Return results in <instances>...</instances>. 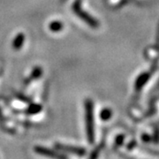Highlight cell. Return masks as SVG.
<instances>
[{"label": "cell", "instance_id": "30bf717a", "mask_svg": "<svg viewBox=\"0 0 159 159\" xmlns=\"http://www.w3.org/2000/svg\"><path fill=\"white\" fill-rule=\"evenodd\" d=\"M41 74H42V70L40 68H35L33 71V73H32V75H31V78H39L40 76H41Z\"/></svg>", "mask_w": 159, "mask_h": 159}, {"label": "cell", "instance_id": "7c38bea8", "mask_svg": "<svg viewBox=\"0 0 159 159\" xmlns=\"http://www.w3.org/2000/svg\"><path fill=\"white\" fill-rule=\"evenodd\" d=\"M124 139H125V137L124 135H119V136L116 138V141H115V144H116V146H120L123 142H124Z\"/></svg>", "mask_w": 159, "mask_h": 159}, {"label": "cell", "instance_id": "8fae6325", "mask_svg": "<svg viewBox=\"0 0 159 159\" xmlns=\"http://www.w3.org/2000/svg\"><path fill=\"white\" fill-rule=\"evenodd\" d=\"M29 110V113H36V112L41 111V106H39V105H32Z\"/></svg>", "mask_w": 159, "mask_h": 159}, {"label": "cell", "instance_id": "3957f363", "mask_svg": "<svg viewBox=\"0 0 159 159\" xmlns=\"http://www.w3.org/2000/svg\"><path fill=\"white\" fill-rule=\"evenodd\" d=\"M34 151L36 154H39L41 156L47 157H51L52 159H67L66 157L62 155V154L56 152V151L48 148L41 147V146H36L34 148Z\"/></svg>", "mask_w": 159, "mask_h": 159}, {"label": "cell", "instance_id": "ba28073f", "mask_svg": "<svg viewBox=\"0 0 159 159\" xmlns=\"http://www.w3.org/2000/svg\"><path fill=\"white\" fill-rule=\"evenodd\" d=\"M49 28L53 32H58V31H60L63 29V24L60 21L55 20V21H52V22L50 23Z\"/></svg>", "mask_w": 159, "mask_h": 159}, {"label": "cell", "instance_id": "6da1fadb", "mask_svg": "<svg viewBox=\"0 0 159 159\" xmlns=\"http://www.w3.org/2000/svg\"><path fill=\"white\" fill-rule=\"evenodd\" d=\"M93 102L90 99L86 100L85 102V122L86 132L88 141L93 143L95 139V128H94V117H93Z\"/></svg>", "mask_w": 159, "mask_h": 159}, {"label": "cell", "instance_id": "277c9868", "mask_svg": "<svg viewBox=\"0 0 159 159\" xmlns=\"http://www.w3.org/2000/svg\"><path fill=\"white\" fill-rule=\"evenodd\" d=\"M55 147L57 149L63 151V152H67L70 154H74L79 157H83L85 156L86 149L80 147H74V146H69V145H64L60 143H57L55 145Z\"/></svg>", "mask_w": 159, "mask_h": 159}, {"label": "cell", "instance_id": "5b68a950", "mask_svg": "<svg viewBox=\"0 0 159 159\" xmlns=\"http://www.w3.org/2000/svg\"><path fill=\"white\" fill-rule=\"evenodd\" d=\"M148 78H149V74H142V75H140L137 78L136 82H135V89L137 90L141 89L142 87L145 85V83L148 81Z\"/></svg>", "mask_w": 159, "mask_h": 159}, {"label": "cell", "instance_id": "7a4b0ae2", "mask_svg": "<svg viewBox=\"0 0 159 159\" xmlns=\"http://www.w3.org/2000/svg\"><path fill=\"white\" fill-rule=\"evenodd\" d=\"M74 11L76 12V14H77L79 17H80V19H82L84 21H86L88 24H89L91 27H93V28H97V27H98V22H97V20L91 17L89 14H88L87 12L83 11V10L80 8V0H77V1L75 2V4L74 5Z\"/></svg>", "mask_w": 159, "mask_h": 159}, {"label": "cell", "instance_id": "8992f818", "mask_svg": "<svg viewBox=\"0 0 159 159\" xmlns=\"http://www.w3.org/2000/svg\"><path fill=\"white\" fill-rule=\"evenodd\" d=\"M24 41H25V36L23 34H19L16 35L15 39L13 41V47L14 49L16 50H19L22 47L23 43H24Z\"/></svg>", "mask_w": 159, "mask_h": 159}, {"label": "cell", "instance_id": "52a82bcc", "mask_svg": "<svg viewBox=\"0 0 159 159\" xmlns=\"http://www.w3.org/2000/svg\"><path fill=\"white\" fill-rule=\"evenodd\" d=\"M104 147V142H101L98 146H97V148H95L93 151H92V153L90 154V156H89V159H97L98 158V157H99V155H100V152H101V150H102V148H103Z\"/></svg>", "mask_w": 159, "mask_h": 159}, {"label": "cell", "instance_id": "9c48e42d", "mask_svg": "<svg viewBox=\"0 0 159 159\" xmlns=\"http://www.w3.org/2000/svg\"><path fill=\"white\" fill-rule=\"evenodd\" d=\"M100 117L102 120H108L111 117V111L110 109H103L100 113Z\"/></svg>", "mask_w": 159, "mask_h": 159}]
</instances>
